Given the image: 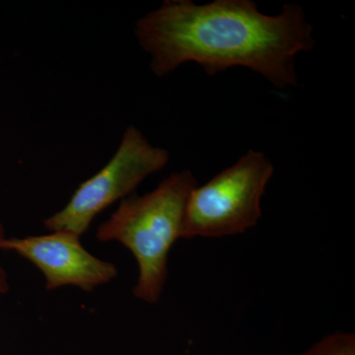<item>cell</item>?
<instances>
[{"instance_id": "obj_1", "label": "cell", "mask_w": 355, "mask_h": 355, "mask_svg": "<svg viewBox=\"0 0 355 355\" xmlns=\"http://www.w3.org/2000/svg\"><path fill=\"white\" fill-rule=\"evenodd\" d=\"M135 31L156 76L191 62L211 76L246 67L279 89L297 85L295 58L317 44L302 6L284 4L270 16L252 0H165L137 21Z\"/></svg>"}, {"instance_id": "obj_2", "label": "cell", "mask_w": 355, "mask_h": 355, "mask_svg": "<svg viewBox=\"0 0 355 355\" xmlns=\"http://www.w3.org/2000/svg\"><path fill=\"white\" fill-rule=\"evenodd\" d=\"M197 186L190 170L173 173L150 193L123 198L98 228V241L120 243L135 257L139 268L135 298L148 304L160 300L170 251L181 239L187 200Z\"/></svg>"}, {"instance_id": "obj_3", "label": "cell", "mask_w": 355, "mask_h": 355, "mask_svg": "<svg viewBox=\"0 0 355 355\" xmlns=\"http://www.w3.org/2000/svg\"><path fill=\"white\" fill-rule=\"evenodd\" d=\"M273 173L265 153L249 150L234 165L196 187L187 200L181 239L227 237L254 227Z\"/></svg>"}, {"instance_id": "obj_4", "label": "cell", "mask_w": 355, "mask_h": 355, "mask_svg": "<svg viewBox=\"0 0 355 355\" xmlns=\"http://www.w3.org/2000/svg\"><path fill=\"white\" fill-rule=\"evenodd\" d=\"M170 153L149 144L142 132L130 125L113 157L83 182L64 209L44 221L46 230H64L79 237L85 234L98 214L128 198L147 177L169 163Z\"/></svg>"}, {"instance_id": "obj_5", "label": "cell", "mask_w": 355, "mask_h": 355, "mask_svg": "<svg viewBox=\"0 0 355 355\" xmlns=\"http://www.w3.org/2000/svg\"><path fill=\"white\" fill-rule=\"evenodd\" d=\"M80 238L69 231H53L46 235L6 238L0 250L14 252L39 268L46 291L70 286L90 292L116 279L118 268L88 252Z\"/></svg>"}, {"instance_id": "obj_6", "label": "cell", "mask_w": 355, "mask_h": 355, "mask_svg": "<svg viewBox=\"0 0 355 355\" xmlns=\"http://www.w3.org/2000/svg\"><path fill=\"white\" fill-rule=\"evenodd\" d=\"M298 355H355V335L350 331H336Z\"/></svg>"}, {"instance_id": "obj_7", "label": "cell", "mask_w": 355, "mask_h": 355, "mask_svg": "<svg viewBox=\"0 0 355 355\" xmlns=\"http://www.w3.org/2000/svg\"><path fill=\"white\" fill-rule=\"evenodd\" d=\"M6 231H4L3 225L0 223V243L6 239ZM10 289L9 286L8 277H7V272L4 270L2 263H0V296L4 295Z\"/></svg>"}]
</instances>
